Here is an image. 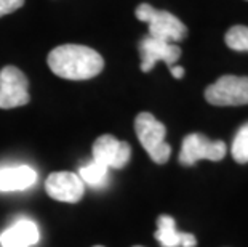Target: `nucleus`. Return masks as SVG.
<instances>
[{"instance_id":"obj_1","label":"nucleus","mask_w":248,"mask_h":247,"mask_svg":"<svg viewBox=\"0 0 248 247\" xmlns=\"http://www.w3.org/2000/svg\"><path fill=\"white\" fill-rule=\"evenodd\" d=\"M48 66L58 77L67 81H87L103 71L104 60L90 47L67 44L50 51Z\"/></svg>"},{"instance_id":"obj_2","label":"nucleus","mask_w":248,"mask_h":247,"mask_svg":"<svg viewBox=\"0 0 248 247\" xmlns=\"http://www.w3.org/2000/svg\"><path fill=\"white\" fill-rule=\"evenodd\" d=\"M135 132L142 148L155 164H165L170 159L171 148L165 143L167 129L151 113H140L135 119Z\"/></svg>"},{"instance_id":"obj_3","label":"nucleus","mask_w":248,"mask_h":247,"mask_svg":"<svg viewBox=\"0 0 248 247\" xmlns=\"http://www.w3.org/2000/svg\"><path fill=\"white\" fill-rule=\"evenodd\" d=\"M136 18L149 24V35L154 39L175 44L183 40L187 34L186 26L181 19L168 12L155 10L149 3H141L136 8Z\"/></svg>"},{"instance_id":"obj_4","label":"nucleus","mask_w":248,"mask_h":247,"mask_svg":"<svg viewBox=\"0 0 248 247\" xmlns=\"http://www.w3.org/2000/svg\"><path fill=\"white\" fill-rule=\"evenodd\" d=\"M205 99L213 106H242L248 104V77L223 76L207 87Z\"/></svg>"},{"instance_id":"obj_5","label":"nucleus","mask_w":248,"mask_h":247,"mask_svg":"<svg viewBox=\"0 0 248 247\" xmlns=\"http://www.w3.org/2000/svg\"><path fill=\"white\" fill-rule=\"evenodd\" d=\"M228 146L224 141H212L202 133H191L183 140L181 151H179V164L191 167L199 161H221L224 159Z\"/></svg>"},{"instance_id":"obj_6","label":"nucleus","mask_w":248,"mask_h":247,"mask_svg":"<svg viewBox=\"0 0 248 247\" xmlns=\"http://www.w3.org/2000/svg\"><path fill=\"white\" fill-rule=\"evenodd\" d=\"M29 82L15 66L0 71V109H13L29 103Z\"/></svg>"},{"instance_id":"obj_7","label":"nucleus","mask_w":248,"mask_h":247,"mask_svg":"<svg viewBox=\"0 0 248 247\" xmlns=\"http://www.w3.org/2000/svg\"><path fill=\"white\" fill-rule=\"evenodd\" d=\"M130 145L112 135H101L93 143V161L106 165L108 169H124L130 162Z\"/></svg>"},{"instance_id":"obj_8","label":"nucleus","mask_w":248,"mask_h":247,"mask_svg":"<svg viewBox=\"0 0 248 247\" xmlns=\"http://www.w3.org/2000/svg\"><path fill=\"white\" fill-rule=\"evenodd\" d=\"M45 190L50 198L61 202H78L85 193V185L78 173L53 172L45 181Z\"/></svg>"},{"instance_id":"obj_9","label":"nucleus","mask_w":248,"mask_h":247,"mask_svg":"<svg viewBox=\"0 0 248 247\" xmlns=\"http://www.w3.org/2000/svg\"><path fill=\"white\" fill-rule=\"evenodd\" d=\"M141 53V71L149 72L157 61H165L168 66H173L181 58V49L170 42L154 39L147 35L140 42Z\"/></svg>"},{"instance_id":"obj_10","label":"nucleus","mask_w":248,"mask_h":247,"mask_svg":"<svg viewBox=\"0 0 248 247\" xmlns=\"http://www.w3.org/2000/svg\"><path fill=\"white\" fill-rule=\"evenodd\" d=\"M40 241L39 225L29 218H19L0 234L2 247H32Z\"/></svg>"},{"instance_id":"obj_11","label":"nucleus","mask_w":248,"mask_h":247,"mask_svg":"<svg viewBox=\"0 0 248 247\" xmlns=\"http://www.w3.org/2000/svg\"><path fill=\"white\" fill-rule=\"evenodd\" d=\"M37 172L29 165H8L0 169V193L24 191L34 186Z\"/></svg>"},{"instance_id":"obj_12","label":"nucleus","mask_w":248,"mask_h":247,"mask_svg":"<svg viewBox=\"0 0 248 247\" xmlns=\"http://www.w3.org/2000/svg\"><path fill=\"white\" fill-rule=\"evenodd\" d=\"M155 239L162 247H195L197 239L191 233H181L176 230L175 218L170 215H160L157 220Z\"/></svg>"},{"instance_id":"obj_13","label":"nucleus","mask_w":248,"mask_h":247,"mask_svg":"<svg viewBox=\"0 0 248 247\" xmlns=\"http://www.w3.org/2000/svg\"><path fill=\"white\" fill-rule=\"evenodd\" d=\"M108 175H109L108 167L93 159L88 164L82 165L80 172H78V177L82 178L83 185H88L92 188H103L108 183Z\"/></svg>"},{"instance_id":"obj_14","label":"nucleus","mask_w":248,"mask_h":247,"mask_svg":"<svg viewBox=\"0 0 248 247\" xmlns=\"http://www.w3.org/2000/svg\"><path fill=\"white\" fill-rule=\"evenodd\" d=\"M232 157L239 164H247L248 162V122L244 124L235 133L231 146Z\"/></svg>"},{"instance_id":"obj_15","label":"nucleus","mask_w":248,"mask_h":247,"mask_svg":"<svg viewBox=\"0 0 248 247\" xmlns=\"http://www.w3.org/2000/svg\"><path fill=\"white\" fill-rule=\"evenodd\" d=\"M226 45L235 51H248V28L232 26L226 34Z\"/></svg>"},{"instance_id":"obj_16","label":"nucleus","mask_w":248,"mask_h":247,"mask_svg":"<svg viewBox=\"0 0 248 247\" xmlns=\"http://www.w3.org/2000/svg\"><path fill=\"white\" fill-rule=\"evenodd\" d=\"M24 5V0H0V18L16 12Z\"/></svg>"},{"instance_id":"obj_17","label":"nucleus","mask_w":248,"mask_h":247,"mask_svg":"<svg viewBox=\"0 0 248 247\" xmlns=\"http://www.w3.org/2000/svg\"><path fill=\"white\" fill-rule=\"evenodd\" d=\"M170 71H171V74L175 79H181L184 76V69L181 66H170Z\"/></svg>"},{"instance_id":"obj_18","label":"nucleus","mask_w":248,"mask_h":247,"mask_svg":"<svg viewBox=\"0 0 248 247\" xmlns=\"http://www.w3.org/2000/svg\"><path fill=\"white\" fill-rule=\"evenodd\" d=\"M93 247H104V246H93Z\"/></svg>"},{"instance_id":"obj_19","label":"nucleus","mask_w":248,"mask_h":247,"mask_svg":"<svg viewBox=\"0 0 248 247\" xmlns=\"http://www.w3.org/2000/svg\"><path fill=\"white\" fill-rule=\"evenodd\" d=\"M133 247H142V246H133Z\"/></svg>"}]
</instances>
